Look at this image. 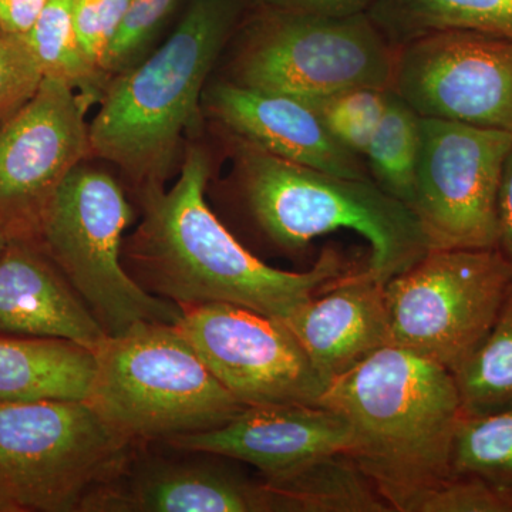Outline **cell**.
I'll list each match as a JSON object with an SVG mask.
<instances>
[{
	"label": "cell",
	"mask_w": 512,
	"mask_h": 512,
	"mask_svg": "<svg viewBox=\"0 0 512 512\" xmlns=\"http://www.w3.org/2000/svg\"><path fill=\"white\" fill-rule=\"evenodd\" d=\"M93 350L62 339L0 335V403L89 400Z\"/></svg>",
	"instance_id": "cell-19"
},
{
	"label": "cell",
	"mask_w": 512,
	"mask_h": 512,
	"mask_svg": "<svg viewBox=\"0 0 512 512\" xmlns=\"http://www.w3.org/2000/svg\"><path fill=\"white\" fill-rule=\"evenodd\" d=\"M232 194L265 244L296 255L313 239L350 229L370 244L363 272L386 284L430 251L419 218L373 180H352L274 156L229 134Z\"/></svg>",
	"instance_id": "cell-2"
},
{
	"label": "cell",
	"mask_w": 512,
	"mask_h": 512,
	"mask_svg": "<svg viewBox=\"0 0 512 512\" xmlns=\"http://www.w3.org/2000/svg\"><path fill=\"white\" fill-rule=\"evenodd\" d=\"M367 13L396 47L447 30L512 40V0H375Z\"/></svg>",
	"instance_id": "cell-20"
},
{
	"label": "cell",
	"mask_w": 512,
	"mask_h": 512,
	"mask_svg": "<svg viewBox=\"0 0 512 512\" xmlns=\"http://www.w3.org/2000/svg\"><path fill=\"white\" fill-rule=\"evenodd\" d=\"M396 55L369 13L328 18L256 8L235 43L228 82L299 100L356 87L392 90Z\"/></svg>",
	"instance_id": "cell-6"
},
{
	"label": "cell",
	"mask_w": 512,
	"mask_h": 512,
	"mask_svg": "<svg viewBox=\"0 0 512 512\" xmlns=\"http://www.w3.org/2000/svg\"><path fill=\"white\" fill-rule=\"evenodd\" d=\"M498 249L512 266V150L505 160L497 198Z\"/></svg>",
	"instance_id": "cell-33"
},
{
	"label": "cell",
	"mask_w": 512,
	"mask_h": 512,
	"mask_svg": "<svg viewBox=\"0 0 512 512\" xmlns=\"http://www.w3.org/2000/svg\"><path fill=\"white\" fill-rule=\"evenodd\" d=\"M6 244H8V238H6V235L3 234L2 231H0V254H2L3 249H5Z\"/></svg>",
	"instance_id": "cell-35"
},
{
	"label": "cell",
	"mask_w": 512,
	"mask_h": 512,
	"mask_svg": "<svg viewBox=\"0 0 512 512\" xmlns=\"http://www.w3.org/2000/svg\"><path fill=\"white\" fill-rule=\"evenodd\" d=\"M511 150L504 131L421 117L410 208L431 249L498 248V188Z\"/></svg>",
	"instance_id": "cell-10"
},
{
	"label": "cell",
	"mask_w": 512,
	"mask_h": 512,
	"mask_svg": "<svg viewBox=\"0 0 512 512\" xmlns=\"http://www.w3.org/2000/svg\"><path fill=\"white\" fill-rule=\"evenodd\" d=\"M400 512H512V490L473 476H450L389 501Z\"/></svg>",
	"instance_id": "cell-27"
},
{
	"label": "cell",
	"mask_w": 512,
	"mask_h": 512,
	"mask_svg": "<svg viewBox=\"0 0 512 512\" xmlns=\"http://www.w3.org/2000/svg\"><path fill=\"white\" fill-rule=\"evenodd\" d=\"M512 284L500 249H430L384 284L390 340L451 373L478 348Z\"/></svg>",
	"instance_id": "cell-9"
},
{
	"label": "cell",
	"mask_w": 512,
	"mask_h": 512,
	"mask_svg": "<svg viewBox=\"0 0 512 512\" xmlns=\"http://www.w3.org/2000/svg\"><path fill=\"white\" fill-rule=\"evenodd\" d=\"M138 444L87 400L0 403V495L19 511L80 512Z\"/></svg>",
	"instance_id": "cell-8"
},
{
	"label": "cell",
	"mask_w": 512,
	"mask_h": 512,
	"mask_svg": "<svg viewBox=\"0 0 512 512\" xmlns=\"http://www.w3.org/2000/svg\"><path fill=\"white\" fill-rule=\"evenodd\" d=\"M49 0H0V33L25 36Z\"/></svg>",
	"instance_id": "cell-32"
},
{
	"label": "cell",
	"mask_w": 512,
	"mask_h": 512,
	"mask_svg": "<svg viewBox=\"0 0 512 512\" xmlns=\"http://www.w3.org/2000/svg\"><path fill=\"white\" fill-rule=\"evenodd\" d=\"M0 512H19L18 508L0 495Z\"/></svg>",
	"instance_id": "cell-34"
},
{
	"label": "cell",
	"mask_w": 512,
	"mask_h": 512,
	"mask_svg": "<svg viewBox=\"0 0 512 512\" xmlns=\"http://www.w3.org/2000/svg\"><path fill=\"white\" fill-rule=\"evenodd\" d=\"M76 0H49L33 28L22 36L43 76L62 80L89 106L100 103L110 77L84 53L74 23Z\"/></svg>",
	"instance_id": "cell-22"
},
{
	"label": "cell",
	"mask_w": 512,
	"mask_h": 512,
	"mask_svg": "<svg viewBox=\"0 0 512 512\" xmlns=\"http://www.w3.org/2000/svg\"><path fill=\"white\" fill-rule=\"evenodd\" d=\"M130 3L131 0H76L74 2V23H76L80 45L90 62L96 64L100 70L104 52L109 46L111 37L119 28Z\"/></svg>",
	"instance_id": "cell-30"
},
{
	"label": "cell",
	"mask_w": 512,
	"mask_h": 512,
	"mask_svg": "<svg viewBox=\"0 0 512 512\" xmlns=\"http://www.w3.org/2000/svg\"><path fill=\"white\" fill-rule=\"evenodd\" d=\"M239 0H191L153 55L110 80L92 123L90 153L136 185L164 187L181 141L201 121V97L239 15Z\"/></svg>",
	"instance_id": "cell-4"
},
{
	"label": "cell",
	"mask_w": 512,
	"mask_h": 512,
	"mask_svg": "<svg viewBox=\"0 0 512 512\" xmlns=\"http://www.w3.org/2000/svg\"><path fill=\"white\" fill-rule=\"evenodd\" d=\"M319 406L348 419L349 456L387 504L396 495L453 476L451 447L464 412L447 367L387 345L333 379Z\"/></svg>",
	"instance_id": "cell-3"
},
{
	"label": "cell",
	"mask_w": 512,
	"mask_h": 512,
	"mask_svg": "<svg viewBox=\"0 0 512 512\" xmlns=\"http://www.w3.org/2000/svg\"><path fill=\"white\" fill-rule=\"evenodd\" d=\"M164 444L242 461L272 483L319 458L349 454L353 431L343 414L319 404H262L245 407L217 429Z\"/></svg>",
	"instance_id": "cell-15"
},
{
	"label": "cell",
	"mask_w": 512,
	"mask_h": 512,
	"mask_svg": "<svg viewBox=\"0 0 512 512\" xmlns=\"http://www.w3.org/2000/svg\"><path fill=\"white\" fill-rule=\"evenodd\" d=\"M89 104L45 77L32 100L0 127V231L36 239L60 185L90 153Z\"/></svg>",
	"instance_id": "cell-13"
},
{
	"label": "cell",
	"mask_w": 512,
	"mask_h": 512,
	"mask_svg": "<svg viewBox=\"0 0 512 512\" xmlns=\"http://www.w3.org/2000/svg\"><path fill=\"white\" fill-rule=\"evenodd\" d=\"M177 2L178 0H131L101 59V70L106 76L113 79L146 59L148 47Z\"/></svg>",
	"instance_id": "cell-28"
},
{
	"label": "cell",
	"mask_w": 512,
	"mask_h": 512,
	"mask_svg": "<svg viewBox=\"0 0 512 512\" xmlns=\"http://www.w3.org/2000/svg\"><path fill=\"white\" fill-rule=\"evenodd\" d=\"M43 79L25 39L0 33V127L35 97Z\"/></svg>",
	"instance_id": "cell-29"
},
{
	"label": "cell",
	"mask_w": 512,
	"mask_h": 512,
	"mask_svg": "<svg viewBox=\"0 0 512 512\" xmlns=\"http://www.w3.org/2000/svg\"><path fill=\"white\" fill-rule=\"evenodd\" d=\"M178 328L244 406L319 404L328 382L284 320L231 303L183 309Z\"/></svg>",
	"instance_id": "cell-11"
},
{
	"label": "cell",
	"mask_w": 512,
	"mask_h": 512,
	"mask_svg": "<svg viewBox=\"0 0 512 512\" xmlns=\"http://www.w3.org/2000/svg\"><path fill=\"white\" fill-rule=\"evenodd\" d=\"M390 90L356 87L305 101L318 114L330 136L357 156H365L384 110Z\"/></svg>",
	"instance_id": "cell-26"
},
{
	"label": "cell",
	"mask_w": 512,
	"mask_h": 512,
	"mask_svg": "<svg viewBox=\"0 0 512 512\" xmlns=\"http://www.w3.org/2000/svg\"><path fill=\"white\" fill-rule=\"evenodd\" d=\"M420 148V114L390 90L389 103L363 157L373 181L409 207Z\"/></svg>",
	"instance_id": "cell-24"
},
{
	"label": "cell",
	"mask_w": 512,
	"mask_h": 512,
	"mask_svg": "<svg viewBox=\"0 0 512 512\" xmlns=\"http://www.w3.org/2000/svg\"><path fill=\"white\" fill-rule=\"evenodd\" d=\"M268 484L292 501L295 512L392 511L376 484L346 453L319 458Z\"/></svg>",
	"instance_id": "cell-21"
},
{
	"label": "cell",
	"mask_w": 512,
	"mask_h": 512,
	"mask_svg": "<svg viewBox=\"0 0 512 512\" xmlns=\"http://www.w3.org/2000/svg\"><path fill=\"white\" fill-rule=\"evenodd\" d=\"M210 174L207 151L188 146L170 190L153 185L137 192L141 221L124 239L123 264L144 291L181 309L231 303L285 319L359 269L333 248L305 272L265 264L212 212L205 200Z\"/></svg>",
	"instance_id": "cell-1"
},
{
	"label": "cell",
	"mask_w": 512,
	"mask_h": 512,
	"mask_svg": "<svg viewBox=\"0 0 512 512\" xmlns=\"http://www.w3.org/2000/svg\"><path fill=\"white\" fill-rule=\"evenodd\" d=\"M453 375L464 416L512 407V284L483 342Z\"/></svg>",
	"instance_id": "cell-23"
},
{
	"label": "cell",
	"mask_w": 512,
	"mask_h": 512,
	"mask_svg": "<svg viewBox=\"0 0 512 512\" xmlns=\"http://www.w3.org/2000/svg\"><path fill=\"white\" fill-rule=\"evenodd\" d=\"M451 474L512 490V407L461 417L451 447Z\"/></svg>",
	"instance_id": "cell-25"
},
{
	"label": "cell",
	"mask_w": 512,
	"mask_h": 512,
	"mask_svg": "<svg viewBox=\"0 0 512 512\" xmlns=\"http://www.w3.org/2000/svg\"><path fill=\"white\" fill-rule=\"evenodd\" d=\"M205 106L229 134L315 170L373 180L362 157L339 144L305 101L231 82L211 86Z\"/></svg>",
	"instance_id": "cell-16"
},
{
	"label": "cell",
	"mask_w": 512,
	"mask_h": 512,
	"mask_svg": "<svg viewBox=\"0 0 512 512\" xmlns=\"http://www.w3.org/2000/svg\"><path fill=\"white\" fill-rule=\"evenodd\" d=\"M282 320L328 383L392 345L384 282L370 278L363 268L343 276Z\"/></svg>",
	"instance_id": "cell-18"
},
{
	"label": "cell",
	"mask_w": 512,
	"mask_h": 512,
	"mask_svg": "<svg viewBox=\"0 0 512 512\" xmlns=\"http://www.w3.org/2000/svg\"><path fill=\"white\" fill-rule=\"evenodd\" d=\"M89 402L137 443L214 430L245 409L202 362L177 325L141 322L94 349Z\"/></svg>",
	"instance_id": "cell-5"
},
{
	"label": "cell",
	"mask_w": 512,
	"mask_h": 512,
	"mask_svg": "<svg viewBox=\"0 0 512 512\" xmlns=\"http://www.w3.org/2000/svg\"><path fill=\"white\" fill-rule=\"evenodd\" d=\"M254 3L256 8L346 18L369 12L375 0H254Z\"/></svg>",
	"instance_id": "cell-31"
},
{
	"label": "cell",
	"mask_w": 512,
	"mask_h": 512,
	"mask_svg": "<svg viewBox=\"0 0 512 512\" xmlns=\"http://www.w3.org/2000/svg\"><path fill=\"white\" fill-rule=\"evenodd\" d=\"M0 335L62 339L93 350L99 320L36 239H8L0 254Z\"/></svg>",
	"instance_id": "cell-17"
},
{
	"label": "cell",
	"mask_w": 512,
	"mask_h": 512,
	"mask_svg": "<svg viewBox=\"0 0 512 512\" xmlns=\"http://www.w3.org/2000/svg\"><path fill=\"white\" fill-rule=\"evenodd\" d=\"M133 207L116 178L79 164L40 218L36 241L89 306L107 336L141 322L177 325L180 306L144 291L123 264Z\"/></svg>",
	"instance_id": "cell-7"
},
{
	"label": "cell",
	"mask_w": 512,
	"mask_h": 512,
	"mask_svg": "<svg viewBox=\"0 0 512 512\" xmlns=\"http://www.w3.org/2000/svg\"><path fill=\"white\" fill-rule=\"evenodd\" d=\"M185 454L150 453L147 443L138 444L80 512H295L292 501L264 480L235 473L214 454V461L207 453Z\"/></svg>",
	"instance_id": "cell-14"
},
{
	"label": "cell",
	"mask_w": 512,
	"mask_h": 512,
	"mask_svg": "<svg viewBox=\"0 0 512 512\" xmlns=\"http://www.w3.org/2000/svg\"><path fill=\"white\" fill-rule=\"evenodd\" d=\"M392 92L421 117L512 136V40L447 30L397 47Z\"/></svg>",
	"instance_id": "cell-12"
}]
</instances>
